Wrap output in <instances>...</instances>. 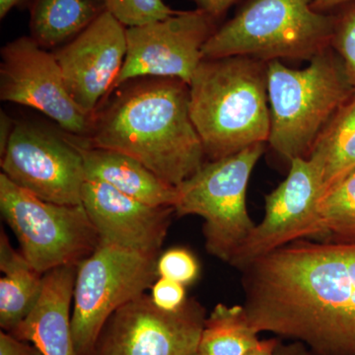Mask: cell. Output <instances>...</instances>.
I'll return each instance as SVG.
<instances>
[{"label":"cell","mask_w":355,"mask_h":355,"mask_svg":"<svg viewBox=\"0 0 355 355\" xmlns=\"http://www.w3.org/2000/svg\"><path fill=\"white\" fill-rule=\"evenodd\" d=\"M240 272L259 333L304 343L311 355H355V245L298 240Z\"/></svg>","instance_id":"6da1fadb"},{"label":"cell","mask_w":355,"mask_h":355,"mask_svg":"<svg viewBox=\"0 0 355 355\" xmlns=\"http://www.w3.org/2000/svg\"><path fill=\"white\" fill-rule=\"evenodd\" d=\"M87 141L137 159L175 187L207 161L191 118L190 85L179 78L139 77L114 89Z\"/></svg>","instance_id":"7a4b0ae2"},{"label":"cell","mask_w":355,"mask_h":355,"mask_svg":"<svg viewBox=\"0 0 355 355\" xmlns=\"http://www.w3.org/2000/svg\"><path fill=\"white\" fill-rule=\"evenodd\" d=\"M190 113L207 161L268 142V62L248 57L203 58L190 83Z\"/></svg>","instance_id":"3957f363"},{"label":"cell","mask_w":355,"mask_h":355,"mask_svg":"<svg viewBox=\"0 0 355 355\" xmlns=\"http://www.w3.org/2000/svg\"><path fill=\"white\" fill-rule=\"evenodd\" d=\"M270 111L268 144L292 161L307 158L324 128L355 94V86L333 48L322 51L308 67L293 69L268 62Z\"/></svg>","instance_id":"277c9868"},{"label":"cell","mask_w":355,"mask_h":355,"mask_svg":"<svg viewBox=\"0 0 355 355\" xmlns=\"http://www.w3.org/2000/svg\"><path fill=\"white\" fill-rule=\"evenodd\" d=\"M314 0H248L217 28L203 58L248 57L268 62L310 60L331 48L335 16L318 12Z\"/></svg>","instance_id":"5b68a950"},{"label":"cell","mask_w":355,"mask_h":355,"mask_svg":"<svg viewBox=\"0 0 355 355\" xmlns=\"http://www.w3.org/2000/svg\"><path fill=\"white\" fill-rule=\"evenodd\" d=\"M263 151L265 144H258L228 157L207 161L176 187L175 212L202 217L207 252L227 263L256 226L248 214L246 193Z\"/></svg>","instance_id":"8992f818"},{"label":"cell","mask_w":355,"mask_h":355,"mask_svg":"<svg viewBox=\"0 0 355 355\" xmlns=\"http://www.w3.org/2000/svg\"><path fill=\"white\" fill-rule=\"evenodd\" d=\"M0 210L12 229L21 253L42 275L80 265L101 243L81 205L46 202L0 174Z\"/></svg>","instance_id":"52a82bcc"},{"label":"cell","mask_w":355,"mask_h":355,"mask_svg":"<svg viewBox=\"0 0 355 355\" xmlns=\"http://www.w3.org/2000/svg\"><path fill=\"white\" fill-rule=\"evenodd\" d=\"M157 261L158 257L101 242L79 265L71 317L76 355H92L112 315L153 287Z\"/></svg>","instance_id":"ba28073f"},{"label":"cell","mask_w":355,"mask_h":355,"mask_svg":"<svg viewBox=\"0 0 355 355\" xmlns=\"http://www.w3.org/2000/svg\"><path fill=\"white\" fill-rule=\"evenodd\" d=\"M86 139L27 121H16L2 174L46 202L81 205L86 182L83 146Z\"/></svg>","instance_id":"9c48e42d"},{"label":"cell","mask_w":355,"mask_h":355,"mask_svg":"<svg viewBox=\"0 0 355 355\" xmlns=\"http://www.w3.org/2000/svg\"><path fill=\"white\" fill-rule=\"evenodd\" d=\"M205 320L195 299L165 311L142 294L112 315L92 355H198Z\"/></svg>","instance_id":"30bf717a"},{"label":"cell","mask_w":355,"mask_h":355,"mask_svg":"<svg viewBox=\"0 0 355 355\" xmlns=\"http://www.w3.org/2000/svg\"><path fill=\"white\" fill-rule=\"evenodd\" d=\"M0 99L42 112L64 132L88 139L93 116L74 103L53 53L30 36L9 42L0 51Z\"/></svg>","instance_id":"8fae6325"},{"label":"cell","mask_w":355,"mask_h":355,"mask_svg":"<svg viewBox=\"0 0 355 355\" xmlns=\"http://www.w3.org/2000/svg\"><path fill=\"white\" fill-rule=\"evenodd\" d=\"M218 27V22L195 9L128 28L127 57L114 89L139 77L179 78L190 85L203 60V46Z\"/></svg>","instance_id":"7c38bea8"},{"label":"cell","mask_w":355,"mask_h":355,"mask_svg":"<svg viewBox=\"0 0 355 355\" xmlns=\"http://www.w3.org/2000/svg\"><path fill=\"white\" fill-rule=\"evenodd\" d=\"M321 187L308 159L291 161L286 179L265 198V216L229 265L241 270L256 259L298 240H323L318 211Z\"/></svg>","instance_id":"4fadbf2b"},{"label":"cell","mask_w":355,"mask_h":355,"mask_svg":"<svg viewBox=\"0 0 355 355\" xmlns=\"http://www.w3.org/2000/svg\"><path fill=\"white\" fill-rule=\"evenodd\" d=\"M127 29L107 11L76 38L53 51L70 97L93 118L123 69Z\"/></svg>","instance_id":"5bb4252c"},{"label":"cell","mask_w":355,"mask_h":355,"mask_svg":"<svg viewBox=\"0 0 355 355\" xmlns=\"http://www.w3.org/2000/svg\"><path fill=\"white\" fill-rule=\"evenodd\" d=\"M81 203L101 242L147 256H159L176 214L173 207L147 205L94 180L84 183Z\"/></svg>","instance_id":"9a60e30c"},{"label":"cell","mask_w":355,"mask_h":355,"mask_svg":"<svg viewBox=\"0 0 355 355\" xmlns=\"http://www.w3.org/2000/svg\"><path fill=\"white\" fill-rule=\"evenodd\" d=\"M78 266H60L44 273L38 302L9 334L31 342L43 355H76L69 312Z\"/></svg>","instance_id":"2e32d148"},{"label":"cell","mask_w":355,"mask_h":355,"mask_svg":"<svg viewBox=\"0 0 355 355\" xmlns=\"http://www.w3.org/2000/svg\"><path fill=\"white\" fill-rule=\"evenodd\" d=\"M86 180L113 187L128 197L155 207H173L178 200L177 188L127 154L99 147L83 146Z\"/></svg>","instance_id":"e0dca14e"},{"label":"cell","mask_w":355,"mask_h":355,"mask_svg":"<svg viewBox=\"0 0 355 355\" xmlns=\"http://www.w3.org/2000/svg\"><path fill=\"white\" fill-rule=\"evenodd\" d=\"M30 37L44 50L60 48L108 11L105 0H30Z\"/></svg>","instance_id":"ac0fdd59"},{"label":"cell","mask_w":355,"mask_h":355,"mask_svg":"<svg viewBox=\"0 0 355 355\" xmlns=\"http://www.w3.org/2000/svg\"><path fill=\"white\" fill-rule=\"evenodd\" d=\"M0 326L11 333L41 297L44 275L14 249L3 230L0 234Z\"/></svg>","instance_id":"d6986e66"},{"label":"cell","mask_w":355,"mask_h":355,"mask_svg":"<svg viewBox=\"0 0 355 355\" xmlns=\"http://www.w3.org/2000/svg\"><path fill=\"white\" fill-rule=\"evenodd\" d=\"M306 159L316 172L321 196L354 171L355 94L324 128Z\"/></svg>","instance_id":"ffe728a7"},{"label":"cell","mask_w":355,"mask_h":355,"mask_svg":"<svg viewBox=\"0 0 355 355\" xmlns=\"http://www.w3.org/2000/svg\"><path fill=\"white\" fill-rule=\"evenodd\" d=\"M244 305L218 304L205 320L198 355H245L260 342Z\"/></svg>","instance_id":"44dd1931"},{"label":"cell","mask_w":355,"mask_h":355,"mask_svg":"<svg viewBox=\"0 0 355 355\" xmlns=\"http://www.w3.org/2000/svg\"><path fill=\"white\" fill-rule=\"evenodd\" d=\"M321 242L355 245V170L318 200Z\"/></svg>","instance_id":"7402d4cb"},{"label":"cell","mask_w":355,"mask_h":355,"mask_svg":"<svg viewBox=\"0 0 355 355\" xmlns=\"http://www.w3.org/2000/svg\"><path fill=\"white\" fill-rule=\"evenodd\" d=\"M108 12L125 27L165 19L178 12L163 0H105Z\"/></svg>","instance_id":"603a6c76"},{"label":"cell","mask_w":355,"mask_h":355,"mask_svg":"<svg viewBox=\"0 0 355 355\" xmlns=\"http://www.w3.org/2000/svg\"><path fill=\"white\" fill-rule=\"evenodd\" d=\"M331 48L342 60L355 86V2L336 14Z\"/></svg>","instance_id":"cb8c5ba5"},{"label":"cell","mask_w":355,"mask_h":355,"mask_svg":"<svg viewBox=\"0 0 355 355\" xmlns=\"http://www.w3.org/2000/svg\"><path fill=\"white\" fill-rule=\"evenodd\" d=\"M159 277L174 280L183 286H190L200 275L197 258L184 248H173L161 254L157 261Z\"/></svg>","instance_id":"d4e9b609"},{"label":"cell","mask_w":355,"mask_h":355,"mask_svg":"<svg viewBox=\"0 0 355 355\" xmlns=\"http://www.w3.org/2000/svg\"><path fill=\"white\" fill-rule=\"evenodd\" d=\"M154 304L165 311H176L186 303V289L174 280L160 277L153 286Z\"/></svg>","instance_id":"484cf974"},{"label":"cell","mask_w":355,"mask_h":355,"mask_svg":"<svg viewBox=\"0 0 355 355\" xmlns=\"http://www.w3.org/2000/svg\"><path fill=\"white\" fill-rule=\"evenodd\" d=\"M0 355H43L37 347H30L11 334H0Z\"/></svg>","instance_id":"4316f807"},{"label":"cell","mask_w":355,"mask_h":355,"mask_svg":"<svg viewBox=\"0 0 355 355\" xmlns=\"http://www.w3.org/2000/svg\"><path fill=\"white\" fill-rule=\"evenodd\" d=\"M197 6V9L203 11L212 19L219 23L228 12L229 9L240 0H190Z\"/></svg>","instance_id":"83f0119b"},{"label":"cell","mask_w":355,"mask_h":355,"mask_svg":"<svg viewBox=\"0 0 355 355\" xmlns=\"http://www.w3.org/2000/svg\"><path fill=\"white\" fill-rule=\"evenodd\" d=\"M15 125L16 121H14L8 114L2 110L0 112V156L3 155L6 153Z\"/></svg>","instance_id":"f1b7e54d"},{"label":"cell","mask_w":355,"mask_h":355,"mask_svg":"<svg viewBox=\"0 0 355 355\" xmlns=\"http://www.w3.org/2000/svg\"><path fill=\"white\" fill-rule=\"evenodd\" d=\"M275 355H311V352L304 343L295 340L291 345H284L279 342L275 350Z\"/></svg>","instance_id":"f546056e"},{"label":"cell","mask_w":355,"mask_h":355,"mask_svg":"<svg viewBox=\"0 0 355 355\" xmlns=\"http://www.w3.org/2000/svg\"><path fill=\"white\" fill-rule=\"evenodd\" d=\"M279 342L277 338L260 340L256 347L249 350L245 355H275V350Z\"/></svg>","instance_id":"4dcf8cb0"},{"label":"cell","mask_w":355,"mask_h":355,"mask_svg":"<svg viewBox=\"0 0 355 355\" xmlns=\"http://www.w3.org/2000/svg\"><path fill=\"white\" fill-rule=\"evenodd\" d=\"M355 2V0H314L313 8L318 12L326 13L338 7H343Z\"/></svg>","instance_id":"1f68e13d"},{"label":"cell","mask_w":355,"mask_h":355,"mask_svg":"<svg viewBox=\"0 0 355 355\" xmlns=\"http://www.w3.org/2000/svg\"><path fill=\"white\" fill-rule=\"evenodd\" d=\"M30 0H0V19L3 20L14 8L28 6Z\"/></svg>","instance_id":"d6a6232c"}]
</instances>
